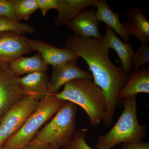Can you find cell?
I'll list each match as a JSON object with an SVG mask.
<instances>
[{"label": "cell", "mask_w": 149, "mask_h": 149, "mask_svg": "<svg viewBox=\"0 0 149 149\" xmlns=\"http://www.w3.org/2000/svg\"><path fill=\"white\" fill-rule=\"evenodd\" d=\"M96 15L99 22H104L115 33L120 35L124 41L128 43L129 40L128 33L123 27L118 13H114L105 0H98Z\"/></svg>", "instance_id": "17"}, {"label": "cell", "mask_w": 149, "mask_h": 149, "mask_svg": "<svg viewBox=\"0 0 149 149\" xmlns=\"http://www.w3.org/2000/svg\"><path fill=\"white\" fill-rule=\"evenodd\" d=\"M5 31H12L24 35L34 34L35 29L29 24L11 21L5 17L0 16V32Z\"/></svg>", "instance_id": "20"}, {"label": "cell", "mask_w": 149, "mask_h": 149, "mask_svg": "<svg viewBox=\"0 0 149 149\" xmlns=\"http://www.w3.org/2000/svg\"><path fill=\"white\" fill-rule=\"evenodd\" d=\"M92 73L83 70L76 61H70L53 66L52 73L48 85V95H55L61 87L71 80L78 78L92 79Z\"/></svg>", "instance_id": "9"}, {"label": "cell", "mask_w": 149, "mask_h": 149, "mask_svg": "<svg viewBox=\"0 0 149 149\" xmlns=\"http://www.w3.org/2000/svg\"><path fill=\"white\" fill-rule=\"evenodd\" d=\"M139 93H149V67L131 72L128 82L119 91L118 99L123 100Z\"/></svg>", "instance_id": "16"}, {"label": "cell", "mask_w": 149, "mask_h": 149, "mask_svg": "<svg viewBox=\"0 0 149 149\" xmlns=\"http://www.w3.org/2000/svg\"><path fill=\"white\" fill-rule=\"evenodd\" d=\"M49 76L47 72L29 73L18 77L19 88L23 96H34L41 99L48 95Z\"/></svg>", "instance_id": "14"}, {"label": "cell", "mask_w": 149, "mask_h": 149, "mask_svg": "<svg viewBox=\"0 0 149 149\" xmlns=\"http://www.w3.org/2000/svg\"><path fill=\"white\" fill-rule=\"evenodd\" d=\"M14 0H0V16H4L13 21L15 19Z\"/></svg>", "instance_id": "23"}, {"label": "cell", "mask_w": 149, "mask_h": 149, "mask_svg": "<svg viewBox=\"0 0 149 149\" xmlns=\"http://www.w3.org/2000/svg\"><path fill=\"white\" fill-rule=\"evenodd\" d=\"M65 102L58 98L55 95L47 96L41 99L37 108L21 129L3 146L24 149L33 140L42 126L55 114Z\"/></svg>", "instance_id": "5"}, {"label": "cell", "mask_w": 149, "mask_h": 149, "mask_svg": "<svg viewBox=\"0 0 149 149\" xmlns=\"http://www.w3.org/2000/svg\"><path fill=\"white\" fill-rule=\"evenodd\" d=\"M40 100L35 96H24L6 113L0 122V148L21 129Z\"/></svg>", "instance_id": "6"}, {"label": "cell", "mask_w": 149, "mask_h": 149, "mask_svg": "<svg viewBox=\"0 0 149 149\" xmlns=\"http://www.w3.org/2000/svg\"><path fill=\"white\" fill-rule=\"evenodd\" d=\"M120 149H149V142L135 141L123 143Z\"/></svg>", "instance_id": "25"}, {"label": "cell", "mask_w": 149, "mask_h": 149, "mask_svg": "<svg viewBox=\"0 0 149 149\" xmlns=\"http://www.w3.org/2000/svg\"><path fill=\"white\" fill-rule=\"evenodd\" d=\"M27 42L33 52L37 51L47 64L52 66L70 61H77L79 56L67 48H59L40 40L27 37Z\"/></svg>", "instance_id": "10"}, {"label": "cell", "mask_w": 149, "mask_h": 149, "mask_svg": "<svg viewBox=\"0 0 149 149\" xmlns=\"http://www.w3.org/2000/svg\"><path fill=\"white\" fill-rule=\"evenodd\" d=\"M65 48L83 58L89 67L94 83L101 89L107 102L108 111L105 125L110 126L118 102V93L126 84L130 75L122 68L113 63L107 49L101 40L70 35L64 42Z\"/></svg>", "instance_id": "1"}, {"label": "cell", "mask_w": 149, "mask_h": 149, "mask_svg": "<svg viewBox=\"0 0 149 149\" xmlns=\"http://www.w3.org/2000/svg\"><path fill=\"white\" fill-rule=\"evenodd\" d=\"M10 69L15 76L37 72H47L48 65L39 53L31 57H23L13 61L8 64Z\"/></svg>", "instance_id": "18"}, {"label": "cell", "mask_w": 149, "mask_h": 149, "mask_svg": "<svg viewBox=\"0 0 149 149\" xmlns=\"http://www.w3.org/2000/svg\"><path fill=\"white\" fill-rule=\"evenodd\" d=\"M24 149H57L55 148L49 144L32 140Z\"/></svg>", "instance_id": "26"}, {"label": "cell", "mask_w": 149, "mask_h": 149, "mask_svg": "<svg viewBox=\"0 0 149 149\" xmlns=\"http://www.w3.org/2000/svg\"><path fill=\"white\" fill-rule=\"evenodd\" d=\"M77 105L65 101L49 122L33 140L49 144L56 149L63 148L72 139L76 129Z\"/></svg>", "instance_id": "4"}, {"label": "cell", "mask_w": 149, "mask_h": 149, "mask_svg": "<svg viewBox=\"0 0 149 149\" xmlns=\"http://www.w3.org/2000/svg\"><path fill=\"white\" fill-rule=\"evenodd\" d=\"M98 0H58V16L55 19L56 26L65 25L90 6L96 7Z\"/></svg>", "instance_id": "15"}, {"label": "cell", "mask_w": 149, "mask_h": 149, "mask_svg": "<svg viewBox=\"0 0 149 149\" xmlns=\"http://www.w3.org/2000/svg\"><path fill=\"white\" fill-rule=\"evenodd\" d=\"M0 149H22L18 148H15V147L5 146H3L1 148H0Z\"/></svg>", "instance_id": "27"}, {"label": "cell", "mask_w": 149, "mask_h": 149, "mask_svg": "<svg viewBox=\"0 0 149 149\" xmlns=\"http://www.w3.org/2000/svg\"><path fill=\"white\" fill-rule=\"evenodd\" d=\"M65 25L79 37L97 40L103 37L100 33V22L96 17L95 10L85 11Z\"/></svg>", "instance_id": "11"}, {"label": "cell", "mask_w": 149, "mask_h": 149, "mask_svg": "<svg viewBox=\"0 0 149 149\" xmlns=\"http://www.w3.org/2000/svg\"><path fill=\"white\" fill-rule=\"evenodd\" d=\"M15 19L17 22L28 20L38 9L37 0H14Z\"/></svg>", "instance_id": "19"}, {"label": "cell", "mask_w": 149, "mask_h": 149, "mask_svg": "<svg viewBox=\"0 0 149 149\" xmlns=\"http://www.w3.org/2000/svg\"><path fill=\"white\" fill-rule=\"evenodd\" d=\"M105 34L102 38L104 45L107 49H112L117 53L122 64V68L125 73L130 75L132 69V58L134 53L133 46L124 42L115 32L108 26H105Z\"/></svg>", "instance_id": "13"}, {"label": "cell", "mask_w": 149, "mask_h": 149, "mask_svg": "<svg viewBox=\"0 0 149 149\" xmlns=\"http://www.w3.org/2000/svg\"><path fill=\"white\" fill-rule=\"evenodd\" d=\"M137 96L123 100L122 113L108 133L98 136L96 144L97 149H111L120 143L144 140L147 127L140 124L138 120Z\"/></svg>", "instance_id": "3"}, {"label": "cell", "mask_w": 149, "mask_h": 149, "mask_svg": "<svg viewBox=\"0 0 149 149\" xmlns=\"http://www.w3.org/2000/svg\"><path fill=\"white\" fill-rule=\"evenodd\" d=\"M18 78L8 64L0 62V122L8 111L24 97L19 88Z\"/></svg>", "instance_id": "7"}, {"label": "cell", "mask_w": 149, "mask_h": 149, "mask_svg": "<svg viewBox=\"0 0 149 149\" xmlns=\"http://www.w3.org/2000/svg\"><path fill=\"white\" fill-rule=\"evenodd\" d=\"M38 9H40L43 16H45L50 10L58 7V0H37Z\"/></svg>", "instance_id": "24"}, {"label": "cell", "mask_w": 149, "mask_h": 149, "mask_svg": "<svg viewBox=\"0 0 149 149\" xmlns=\"http://www.w3.org/2000/svg\"><path fill=\"white\" fill-rule=\"evenodd\" d=\"M26 39L12 31L0 32V62L9 64L24 54L33 52Z\"/></svg>", "instance_id": "8"}, {"label": "cell", "mask_w": 149, "mask_h": 149, "mask_svg": "<svg viewBox=\"0 0 149 149\" xmlns=\"http://www.w3.org/2000/svg\"><path fill=\"white\" fill-rule=\"evenodd\" d=\"M88 129H77L70 141L63 148V149H93L86 141Z\"/></svg>", "instance_id": "21"}, {"label": "cell", "mask_w": 149, "mask_h": 149, "mask_svg": "<svg viewBox=\"0 0 149 149\" xmlns=\"http://www.w3.org/2000/svg\"><path fill=\"white\" fill-rule=\"evenodd\" d=\"M55 95L58 98L71 102L83 108L92 127L98 126L106 119L108 111L106 98L101 89L92 79L78 78L71 80Z\"/></svg>", "instance_id": "2"}, {"label": "cell", "mask_w": 149, "mask_h": 149, "mask_svg": "<svg viewBox=\"0 0 149 149\" xmlns=\"http://www.w3.org/2000/svg\"><path fill=\"white\" fill-rule=\"evenodd\" d=\"M128 19L122 24L129 35L139 39L141 45H149V21L145 12L136 6H133L126 11Z\"/></svg>", "instance_id": "12"}, {"label": "cell", "mask_w": 149, "mask_h": 149, "mask_svg": "<svg viewBox=\"0 0 149 149\" xmlns=\"http://www.w3.org/2000/svg\"><path fill=\"white\" fill-rule=\"evenodd\" d=\"M131 61L134 72L139 71L143 65L149 63V45H141L133 54Z\"/></svg>", "instance_id": "22"}]
</instances>
